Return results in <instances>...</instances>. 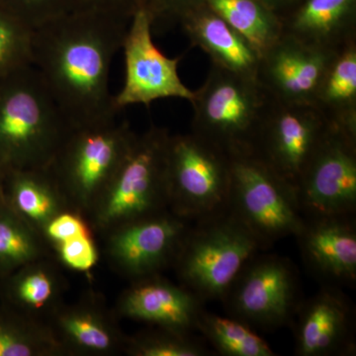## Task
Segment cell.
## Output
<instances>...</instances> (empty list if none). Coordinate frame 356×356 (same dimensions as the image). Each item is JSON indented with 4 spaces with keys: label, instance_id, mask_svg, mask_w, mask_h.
Masks as SVG:
<instances>
[{
    "label": "cell",
    "instance_id": "cell-1",
    "mask_svg": "<svg viewBox=\"0 0 356 356\" xmlns=\"http://www.w3.org/2000/svg\"><path fill=\"white\" fill-rule=\"evenodd\" d=\"M129 22L72 10L33 30L32 65L70 128L116 118L110 67Z\"/></svg>",
    "mask_w": 356,
    "mask_h": 356
},
{
    "label": "cell",
    "instance_id": "cell-2",
    "mask_svg": "<svg viewBox=\"0 0 356 356\" xmlns=\"http://www.w3.org/2000/svg\"><path fill=\"white\" fill-rule=\"evenodd\" d=\"M70 127L33 65L0 84V166L48 168Z\"/></svg>",
    "mask_w": 356,
    "mask_h": 356
},
{
    "label": "cell",
    "instance_id": "cell-3",
    "mask_svg": "<svg viewBox=\"0 0 356 356\" xmlns=\"http://www.w3.org/2000/svg\"><path fill=\"white\" fill-rule=\"evenodd\" d=\"M194 222L173 269L178 282L204 303L221 301L245 264L267 248L229 208Z\"/></svg>",
    "mask_w": 356,
    "mask_h": 356
},
{
    "label": "cell",
    "instance_id": "cell-4",
    "mask_svg": "<svg viewBox=\"0 0 356 356\" xmlns=\"http://www.w3.org/2000/svg\"><path fill=\"white\" fill-rule=\"evenodd\" d=\"M170 131L152 125L136 134L128 153L88 220L96 236L168 210L166 147Z\"/></svg>",
    "mask_w": 356,
    "mask_h": 356
},
{
    "label": "cell",
    "instance_id": "cell-5",
    "mask_svg": "<svg viewBox=\"0 0 356 356\" xmlns=\"http://www.w3.org/2000/svg\"><path fill=\"white\" fill-rule=\"evenodd\" d=\"M270 96L257 79L211 64L191 102V133L227 156L254 153Z\"/></svg>",
    "mask_w": 356,
    "mask_h": 356
},
{
    "label": "cell",
    "instance_id": "cell-6",
    "mask_svg": "<svg viewBox=\"0 0 356 356\" xmlns=\"http://www.w3.org/2000/svg\"><path fill=\"white\" fill-rule=\"evenodd\" d=\"M135 137L116 118L70 129L49 168L72 210L88 219Z\"/></svg>",
    "mask_w": 356,
    "mask_h": 356
},
{
    "label": "cell",
    "instance_id": "cell-7",
    "mask_svg": "<svg viewBox=\"0 0 356 356\" xmlns=\"http://www.w3.org/2000/svg\"><path fill=\"white\" fill-rule=\"evenodd\" d=\"M229 210L268 248L305 222L294 185L254 153L229 156Z\"/></svg>",
    "mask_w": 356,
    "mask_h": 356
},
{
    "label": "cell",
    "instance_id": "cell-8",
    "mask_svg": "<svg viewBox=\"0 0 356 356\" xmlns=\"http://www.w3.org/2000/svg\"><path fill=\"white\" fill-rule=\"evenodd\" d=\"M168 209L191 222L228 209L229 156L195 134H170L166 147Z\"/></svg>",
    "mask_w": 356,
    "mask_h": 356
},
{
    "label": "cell",
    "instance_id": "cell-9",
    "mask_svg": "<svg viewBox=\"0 0 356 356\" xmlns=\"http://www.w3.org/2000/svg\"><path fill=\"white\" fill-rule=\"evenodd\" d=\"M298 269L289 259L261 252L243 267L221 301L227 314L252 327L291 324L303 301Z\"/></svg>",
    "mask_w": 356,
    "mask_h": 356
},
{
    "label": "cell",
    "instance_id": "cell-10",
    "mask_svg": "<svg viewBox=\"0 0 356 356\" xmlns=\"http://www.w3.org/2000/svg\"><path fill=\"white\" fill-rule=\"evenodd\" d=\"M191 222L170 209L127 222L100 236L112 270L132 282L172 266Z\"/></svg>",
    "mask_w": 356,
    "mask_h": 356
},
{
    "label": "cell",
    "instance_id": "cell-11",
    "mask_svg": "<svg viewBox=\"0 0 356 356\" xmlns=\"http://www.w3.org/2000/svg\"><path fill=\"white\" fill-rule=\"evenodd\" d=\"M121 50L125 58V81L113 96L117 112L130 106L165 98H180L191 103L195 91L187 88L178 74L182 57L168 58L153 41V23L146 7L134 14Z\"/></svg>",
    "mask_w": 356,
    "mask_h": 356
},
{
    "label": "cell",
    "instance_id": "cell-12",
    "mask_svg": "<svg viewBox=\"0 0 356 356\" xmlns=\"http://www.w3.org/2000/svg\"><path fill=\"white\" fill-rule=\"evenodd\" d=\"M295 188L305 217L355 215L356 138L332 126Z\"/></svg>",
    "mask_w": 356,
    "mask_h": 356
},
{
    "label": "cell",
    "instance_id": "cell-13",
    "mask_svg": "<svg viewBox=\"0 0 356 356\" xmlns=\"http://www.w3.org/2000/svg\"><path fill=\"white\" fill-rule=\"evenodd\" d=\"M331 127L314 105L280 102L271 98L254 153L296 186Z\"/></svg>",
    "mask_w": 356,
    "mask_h": 356
},
{
    "label": "cell",
    "instance_id": "cell-14",
    "mask_svg": "<svg viewBox=\"0 0 356 356\" xmlns=\"http://www.w3.org/2000/svg\"><path fill=\"white\" fill-rule=\"evenodd\" d=\"M46 323L63 356L125 355L129 336L114 309L98 293H84L72 303L65 301Z\"/></svg>",
    "mask_w": 356,
    "mask_h": 356
},
{
    "label": "cell",
    "instance_id": "cell-15",
    "mask_svg": "<svg viewBox=\"0 0 356 356\" xmlns=\"http://www.w3.org/2000/svg\"><path fill=\"white\" fill-rule=\"evenodd\" d=\"M295 355H355V310L341 287L322 284L304 298L293 318Z\"/></svg>",
    "mask_w": 356,
    "mask_h": 356
},
{
    "label": "cell",
    "instance_id": "cell-16",
    "mask_svg": "<svg viewBox=\"0 0 356 356\" xmlns=\"http://www.w3.org/2000/svg\"><path fill=\"white\" fill-rule=\"evenodd\" d=\"M336 54L283 34L261 56L257 81L276 102L313 105Z\"/></svg>",
    "mask_w": 356,
    "mask_h": 356
},
{
    "label": "cell",
    "instance_id": "cell-17",
    "mask_svg": "<svg viewBox=\"0 0 356 356\" xmlns=\"http://www.w3.org/2000/svg\"><path fill=\"white\" fill-rule=\"evenodd\" d=\"M204 310L202 300L161 274L130 282L114 308L119 318L186 334L197 331Z\"/></svg>",
    "mask_w": 356,
    "mask_h": 356
},
{
    "label": "cell",
    "instance_id": "cell-18",
    "mask_svg": "<svg viewBox=\"0 0 356 356\" xmlns=\"http://www.w3.org/2000/svg\"><path fill=\"white\" fill-rule=\"evenodd\" d=\"M295 236L304 264L322 284L341 288L355 284V215L305 217Z\"/></svg>",
    "mask_w": 356,
    "mask_h": 356
},
{
    "label": "cell",
    "instance_id": "cell-19",
    "mask_svg": "<svg viewBox=\"0 0 356 356\" xmlns=\"http://www.w3.org/2000/svg\"><path fill=\"white\" fill-rule=\"evenodd\" d=\"M178 23L191 46L209 56L211 64L257 79L261 56L205 2L184 13Z\"/></svg>",
    "mask_w": 356,
    "mask_h": 356
},
{
    "label": "cell",
    "instance_id": "cell-20",
    "mask_svg": "<svg viewBox=\"0 0 356 356\" xmlns=\"http://www.w3.org/2000/svg\"><path fill=\"white\" fill-rule=\"evenodd\" d=\"M53 254L20 266L0 277V303L28 317L47 322L65 302L69 282Z\"/></svg>",
    "mask_w": 356,
    "mask_h": 356
},
{
    "label": "cell",
    "instance_id": "cell-21",
    "mask_svg": "<svg viewBox=\"0 0 356 356\" xmlns=\"http://www.w3.org/2000/svg\"><path fill=\"white\" fill-rule=\"evenodd\" d=\"M281 20L283 34L337 51L356 40V0H303Z\"/></svg>",
    "mask_w": 356,
    "mask_h": 356
},
{
    "label": "cell",
    "instance_id": "cell-22",
    "mask_svg": "<svg viewBox=\"0 0 356 356\" xmlns=\"http://www.w3.org/2000/svg\"><path fill=\"white\" fill-rule=\"evenodd\" d=\"M3 191L11 209L41 236L56 217L72 209L49 166L6 170Z\"/></svg>",
    "mask_w": 356,
    "mask_h": 356
},
{
    "label": "cell",
    "instance_id": "cell-23",
    "mask_svg": "<svg viewBox=\"0 0 356 356\" xmlns=\"http://www.w3.org/2000/svg\"><path fill=\"white\" fill-rule=\"evenodd\" d=\"M313 105L330 125L356 138V40L337 51Z\"/></svg>",
    "mask_w": 356,
    "mask_h": 356
},
{
    "label": "cell",
    "instance_id": "cell-24",
    "mask_svg": "<svg viewBox=\"0 0 356 356\" xmlns=\"http://www.w3.org/2000/svg\"><path fill=\"white\" fill-rule=\"evenodd\" d=\"M261 56L282 37V20L261 0H204Z\"/></svg>",
    "mask_w": 356,
    "mask_h": 356
},
{
    "label": "cell",
    "instance_id": "cell-25",
    "mask_svg": "<svg viewBox=\"0 0 356 356\" xmlns=\"http://www.w3.org/2000/svg\"><path fill=\"white\" fill-rule=\"evenodd\" d=\"M0 356H63L47 323L0 303Z\"/></svg>",
    "mask_w": 356,
    "mask_h": 356
},
{
    "label": "cell",
    "instance_id": "cell-26",
    "mask_svg": "<svg viewBox=\"0 0 356 356\" xmlns=\"http://www.w3.org/2000/svg\"><path fill=\"white\" fill-rule=\"evenodd\" d=\"M48 255L43 236L0 199V277Z\"/></svg>",
    "mask_w": 356,
    "mask_h": 356
},
{
    "label": "cell",
    "instance_id": "cell-27",
    "mask_svg": "<svg viewBox=\"0 0 356 356\" xmlns=\"http://www.w3.org/2000/svg\"><path fill=\"white\" fill-rule=\"evenodd\" d=\"M197 331L224 356H275L269 344L242 321L206 310L199 318Z\"/></svg>",
    "mask_w": 356,
    "mask_h": 356
},
{
    "label": "cell",
    "instance_id": "cell-28",
    "mask_svg": "<svg viewBox=\"0 0 356 356\" xmlns=\"http://www.w3.org/2000/svg\"><path fill=\"white\" fill-rule=\"evenodd\" d=\"M125 355L130 356H206L211 355L193 334L153 327L129 336Z\"/></svg>",
    "mask_w": 356,
    "mask_h": 356
},
{
    "label": "cell",
    "instance_id": "cell-29",
    "mask_svg": "<svg viewBox=\"0 0 356 356\" xmlns=\"http://www.w3.org/2000/svg\"><path fill=\"white\" fill-rule=\"evenodd\" d=\"M33 30L0 6V84L32 65Z\"/></svg>",
    "mask_w": 356,
    "mask_h": 356
},
{
    "label": "cell",
    "instance_id": "cell-30",
    "mask_svg": "<svg viewBox=\"0 0 356 356\" xmlns=\"http://www.w3.org/2000/svg\"><path fill=\"white\" fill-rule=\"evenodd\" d=\"M0 6L32 30L72 10V0H0Z\"/></svg>",
    "mask_w": 356,
    "mask_h": 356
},
{
    "label": "cell",
    "instance_id": "cell-31",
    "mask_svg": "<svg viewBox=\"0 0 356 356\" xmlns=\"http://www.w3.org/2000/svg\"><path fill=\"white\" fill-rule=\"evenodd\" d=\"M51 254L60 266L77 273H88L99 261L100 248L95 233L77 236L58 245Z\"/></svg>",
    "mask_w": 356,
    "mask_h": 356
},
{
    "label": "cell",
    "instance_id": "cell-32",
    "mask_svg": "<svg viewBox=\"0 0 356 356\" xmlns=\"http://www.w3.org/2000/svg\"><path fill=\"white\" fill-rule=\"evenodd\" d=\"M90 233L95 231L88 220L81 213L70 209L56 217L44 229L42 236L51 252L58 245Z\"/></svg>",
    "mask_w": 356,
    "mask_h": 356
},
{
    "label": "cell",
    "instance_id": "cell-33",
    "mask_svg": "<svg viewBox=\"0 0 356 356\" xmlns=\"http://www.w3.org/2000/svg\"><path fill=\"white\" fill-rule=\"evenodd\" d=\"M146 3L147 0H72L70 11H90L130 21Z\"/></svg>",
    "mask_w": 356,
    "mask_h": 356
},
{
    "label": "cell",
    "instance_id": "cell-34",
    "mask_svg": "<svg viewBox=\"0 0 356 356\" xmlns=\"http://www.w3.org/2000/svg\"><path fill=\"white\" fill-rule=\"evenodd\" d=\"M204 0H147L146 9L154 26L178 22L181 16Z\"/></svg>",
    "mask_w": 356,
    "mask_h": 356
},
{
    "label": "cell",
    "instance_id": "cell-35",
    "mask_svg": "<svg viewBox=\"0 0 356 356\" xmlns=\"http://www.w3.org/2000/svg\"><path fill=\"white\" fill-rule=\"evenodd\" d=\"M261 1L282 17L295 7L298 6L303 0H261Z\"/></svg>",
    "mask_w": 356,
    "mask_h": 356
},
{
    "label": "cell",
    "instance_id": "cell-36",
    "mask_svg": "<svg viewBox=\"0 0 356 356\" xmlns=\"http://www.w3.org/2000/svg\"><path fill=\"white\" fill-rule=\"evenodd\" d=\"M4 177H6V170L0 166V199L4 197Z\"/></svg>",
    "mask_w": 356,
    "mask_h": 356
}]
</instances>
